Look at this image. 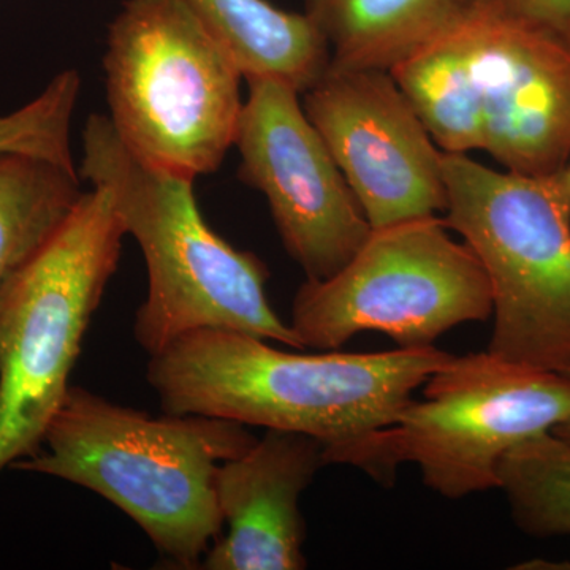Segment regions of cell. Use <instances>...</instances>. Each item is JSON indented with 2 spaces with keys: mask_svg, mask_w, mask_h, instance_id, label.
<instances>
[{
  "mask_svg": "<svg viewBox=\"0 0 570 570\" xmlns=\"http://www.w3.org/2000/svg\"><path fill=\"white\" fill-rule=\"evenodd\" d=\"M450 356L434 346L296 354L245 333L198 330L149 355L148 381L168 414L291 431L332 449L392 425Z\"/></svg>",
  "mask_w": 570,
  "mask_h": 570,
  "instance_id": "6da1fadb",
  "label": "cell"
},
{
  "mask_svg": "<svg viewBox=\"0 0 570 570\" xmlns=\"http://www.w3.org/2000/svg\"><path fill=\"white\" fill-rule=\"evenodd\" d=\"M255 438L242 423L121 406L70 387L41 449L10 469L52 475L94 491L146 532L179 569L202 568L224 521L214 474Z\"/></svg>",
  "mask_w": 570,
  "mask_h": 570,
  "instance_id": "7a4b0ae2",
  "label": "cell"
},
{
  "mask_svg": "<svg viewBox=\"0 0 570 570\" xmlns=\"http://www.w3.org/2000/svg\"><path fill=\"white\" fill-rule=\"evenodd\" d=\"M80 175L110 190L126 235L134 236L145 257L148 294L134 324L142 351L159 354L198 330H228L305 348L269 305L264 262L235 249L206 224L195 179L142 160L105 115H92L82 130Z\"/></svg>",
  "mask_w": 570,
  "mask_h": 570,
  "instance_id": "3957f363",
  "label": "cell"
},
{
  "mask_svg": "<svg viewBox=\"0 0 570 570\" xmlns=\"http://www.w3.org/2000/svg\"><path fill=\"white\" fill-rule=\"evenodd\" d=\"M444 153L543 176L570 160V50L482 13L390 70Z\"/></svg>",
  "mask_w": 570,
  "mask_h": 570,
  "instance_id": "277c9868",
  "label": "cell"
},
{
  "mask_svg": "<svg viewBox=\"0 0 570 570\" xmlns=\"http://www.w3.org/2000/svg\"><path fill=\"white\" fill-rule=\"evenodd\" d=\"M124 235L110 190L92 184L0 287V472L41 449L118 268Z\"/></svg>",
  "mask_w": 570,
  "mask_h": 570,
  "instance_id": "5b68a950",
  "label": "cell"
},
{
  "mask_svg": "<svg viewBox=\"0 0 570 570\" xmlns=\"http://www.w3.org/2000/svg\"><path fill=\"white\" fill-rule=\"evenodd\" d=\"M110 121L146 163L197 179L235 146L243 75L186 0H127L105 55Z\"/></svg>",
  "mask_w": 570,
  "mask_h": 570,
  "instance_id": "8992f818",
  "label": "cell"
},
{
  "mask_svg": "<svg viewBox=\"0 0 570 570\" xmlns=\"http://www.w3.org/2000/svg\"><path fill=\"white\" fill-rule=\"evenodd\" d=\"M444 224L479 258L493 292L489 352L538 370L570 363V194L561 170H493L442 157Z\"/></svg>",
  "mask_w": 570,
  "mask_h": 570,
  "instance_id": "52a82bcc",
  "label": "cell"
},
{
  "mask_svg": "<svg viewBox=\"0 0 570 570\" xmlns=\"http://www.w3.org/2000/svg\"><path fill=\"white\" fill-rule=\"evenodd\" d=\"M570 414V384L557 371L519 365L491 354L450 356L392 425L325 449V463L351 464L377 480L417 464L441 497L498 489L505 455L550 433Z\"/></svg>",
  "mask_w": 570,
  "mask_h": 570,
  "instance_id": "ba28073f",
  "label": "cell"
},
{
  "mask_svg": "<svg viewBox=\"0 0 570 570\" xmlns=\"http://www.w3.org/2000/svg\"><path fill=\"white\" fill-rule=\"evenodd\" d=\"M438 216L373 228L335 275L296 292L291 326L303 347L336 351L362 332L400 347H430L439 336L493 314L489 276L466 243Z\"/></svg>",
  "mask_w": 570,
  "mask_h": 570,
  "instance_id": "9c48e42d",
  "label": "cell"
},
{
  "mask_svg": "<svg viewBox=\"0 0 570 570\" xmlns=\"http://www.w3.org/2000/svg\"><path fill=\"white\" fill-rule=\"evenodd\" d=\"M235 146L239 178L261 190L285 249L309 281L335 275L373 227L303 108L285 82L250 78Z\"/></svg>",
  "mask_w": 570,
  "mask_h": 570,
  "instance_id": "30bf717a",
  "label": "cell"
},
{
  "mask_svg": "<svg viewBox=\"0 0 570 570\" xmlns=\"http://www.w3.org/2000/svg\"><path fill=\"white\" fill-rule=\"evenodd\" d=\"M302 96L371 227L445 212L444 151L390 70L330 62Z\"/></svg>",
  "mask_w": 570,
  "mask_h": 570,
  "instance_id": "8fae6325",
  "label": "cell"
},
{
  "mask_svg": "<svg viewBox=\"0 0 570 570\" xmlns=\"http://www.w3.org/2000/svg\"><path fill=\"white\" fill-rule=\"evenodd\" d=\"M316 438L266 430L262 439L214 474V493L227 534L208 550V570H299L305 520L299 498L324 466Z\"/></svg>",
  "mask_w": 570,
  "mask_h": 570,
  "instance_id": "7c38bea8",
  "label": "cell"
},
{
  "mask_svg": "<svg viewBox=\"0 0 570 570\" xmlns=\"http://www.w3.org/2000/svg\"><path fill=\"white\" fill-rule=\"evenodd\" d=\"M474 13L472 0H305L336 66L392 70Z\"/></svg>",
  "mask_w": 570,
  "mask_h": 570,
  "instance_id": "4fadbf2b",
  "label": "cell"
},
{
  "mask_svg": "<svg viewBox=\"0 0 570 570\" xmlns=\"http://www.w3.org/2000/svg\"><path fill=\"white\" fill-rule=\"evenodd\" d=\"M224 45L245 80L268 78L306 92L332 62L328 45L305 13L268 0H186Z\"/></svg>",
  "mask_w": 570,
  "mask_h": 570,
  "instance_id": "5bb4252c",
  "label": "cell"
},
{
  "mask_svg": "<svg viewBox=\"0 0 570 570\" xmlns=\"http://www.w3.org/2000/svg\"><path fill=\"white\" fill-rule=\"evenodd\" d=\"M81 195L75 167L0 153V287L55 234Z\"/></svg>",
  "mask_w": 570,
  "mask_h": 570,
  "instance_id": "9a60e30c",
  "label": "cell"
},
{
  "mask_svg": "<svg viewBox=\"0 0 570 570\" xmlns=\"http://www.w3.org/2000/svg\"><path fill=\"white\" fill-rule=\"evenodd\" d=\"M498 490L520 530L534 538L570 534V442L550 431L510 450Z\"/></svg>",
  "mask_w": 570,
  "mask_h": 570,
  "instance_id": "2e32d148",
  "label": "cell"
},
{
  "mask_svg": "<svg viewBox=\"0 0 570 570\" xmlns=\"http://www.w3.org/2000/svg\"><path fill=\"white\" fill-rule=\"evenodd\" d=\"M80 75L63 70L28 105L0 118V153H24L75 167L70 127Z\"/></svg>",
  "mask_w": 570,
  "mask_h": 570,
  "instance_id": "e0dca14e",
  "label": "cell"
},
{
  "mask_svg": "<svg viewBox=\"0 0 570 570\" xmlns=\"http://www.w3.org/2000/svg\"><path fill=\"white\" fill-rule=\"evenodd\" d=\"M475 13L520 26L570 50V0H472Z\"/></svg>",
  "mask_w": 570,
  "mask_h": 570,
  "instance_id": "ac0fdd59",
  "label": "cell"
},
{
  "mask_svg": "<svg viewBox=\"0 0 570 570\" xmlns=\"http://www.w3.org/2000/svg\"><path fill=\"white\" fill-rule=\"evenodd\" d=\"M560 373L562 376L568 379L570 384V363L568 366L562 367ZM553 433L557 434V436L564 439V441L570 442V414L568 415V419L564 420V422H561L560 425L554 428Z\"/></svg>",
  "mask_w": 570,
  "mask_h": 570,
  "instance_id": "d6986e66",
  "label": "cell"
},
{
  "mask_svg": "<svg viewBox=\"0 0 570 570\" xmlns=\"http://www.w3.org/2000/svg\"><path fill=\"white\" fill-rule=\"evenodd\" d=\"M562 181H564L566 187H568L570 194V160L566 164V167L561 170Z\"/></svg>",
  "mask_w": 570,
  "mask_h": 570,
  "instance_id": "ffe728a7",
  "label": "cell"
}]
</instances>
